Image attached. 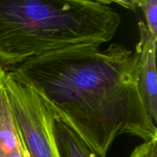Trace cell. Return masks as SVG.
Returning a JSON list of instances; mask_svg holds the SVG:
<instances>
[{
  "label": "cell",
  "instance_id": "cell-1",
  "mask_svg": "<svg viewBox=\"0 0 157 157\" xmlns=\"http://www.w3.org/2000/svg\"><path fill=\"white\" fill-rule=\"evenodd\" d=\"M64 48L6 69L38 94L55 116L105 157L113 141L127 134L157 139L137 89L134 52L119 43Z\"/></svg>",
  "mask_w": 157,
  "mask_h": 157
},
{
  "label": "cell",
  "instance_id": "cell-2",
  "mask_svg": "<svg viewBox=\"0 0 157 157\" xmlns=\"http://www.w3.org/2000/svg\"><path fill=\"white\" fill-rule=\"evenodd\" d=\"M121 21L110 6L89 0H0V59L8 69L64 48L100 46Z\"/></svg>",
  "mask_w": 157,
  "mask_h": 157
},
{
  "label": "cell",
  "instance_id": "cell-3",
  "mask_svg": "<svg viewBox=\"0 0 157 157\" xmlns=\"http://www.w3.org/2000/svg\"><path fill=\"white\" fill-rule=\"evenodd\" d=\"M2 82L21 144L29 157H59L53 110L33 90L13 79L4 69Z\"/></svg>",
  "mask_w": 157,
  "mask_h": 157
},
{
  "label": "cell",
  "instance_id": "cell-4",
  "mask_svg": "<svg viewBox=\"0 0 157 157\" xmlns=\"http://www.w3.org/2000/svg\"><path fill=\"white\" fill-rule=\"evenodd\" d=\"M139 41L136 45L135 55L137 61V89L142 102L150 118L157 121V38L149 31L145 22L137 24Z\"/></svg>",
  "mask_w": 157,
  "mask_h": 157
},
{
  "label": "cell",
  "instance_id": "cell-5",
  "mask_svg": "<svg viewBox=\"0 0 157 157\" xmlns=\"http://www.w3.org/2000/svg\"><path fill=\"white\" fill-rule=\"evenodd\" d=\"M0 157H29L15 127L2 82L0 87Z\"/></svg>",
  "mask_w": 157,
  "mask_h": 157
},
{
  "label": "cell",
  "instance_id": "cell-6",
  "mask_svg": "<svg viewBox=\"0 0 157 157\" xmlns=\"http://www.w3.org/2000/svg\"><path fill=\"white\" fill-rule=\"evenodd\" d=\"M53 133L59 157H103L56 116Z\"/></svg>",
  "mask_w": 157,
  "mask_h": 157
},
{
  "label": "cell",
  "instance_id": "cell-7",
  "mask_svg": "<svg viewBox=\"0 0 157 157\" xmlns=\"http://www.w3.org/2000/svg\"><path fill=\"white\" fill-rule=\"evenodd\" d=\"M140 8L144 12L146 25L157 38V0H140Z\"/></svg>",
  "mask_w": 157,
  "mask_h": 157
},
{
  "label": "cell",
  "instance_id": "cell-8",
  "mask_svg": "<svg viewBox=\"0 0 157 157\" xmlns=\"http://www.w3.org/2000/svg\"><path fill=\"white\" fill-rule=\"evenodd\" d=\"M129 157H157V139L140 144Z\"/></svg>",
  "mask_w": 157,
  "mask_h": 157
},
{
  "label": "cell",
  "instance_id": "cell-9",
  "mask_svg": "<svg viewBox=\"0 0 157 157\" xmlns=\"http://www.w3.org/2000/svg\"><path fill=\"white\" fill-rule=\"evenodd\" d=\"M89 1L107 6L112 3H116L133 12H136L138 8H140V0H89Z\"/></svg>",
  "mask_w": 157,
  "mask_h": 157
},
{
  "label": "cell",
  "instance_id": "cell-10",
  "mask_svg": "<svg viewBox=\"0 0 157 157\" xmlns=\"http://www.w3.org/2000/svg\"><path fill=\"white\" fill-rule=\"evenodd\" d=\"M4 69L6 68H4V67H0V87L2 86V72Z\"/></svg>",
  "mask_w": 157,
  "mask_h": 157
},
{
  "label": "cell",
  "instance_id": "cell-11",
  "mask_svg": "<svg viewBox=\"0 0 157 157\" xmlns=\"http://www.w3.org/2000/svg\"><path fill=\"white\" fill-rule=\"evenodd\" d=\"M0 67H4V68H6V65H5L4 63H3L2 61V60H1V59H0Z\"/></svg>",
  "mask_w": 157,
  "mask_h": 157
}]
</instances>
